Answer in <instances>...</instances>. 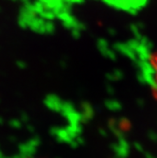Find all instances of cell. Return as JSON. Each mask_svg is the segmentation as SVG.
Returning <instances> with one entry per match:
<instances>
[{
  "label": "cell",
  "instance_id": "6da1fadb",
  "mask_svg": "<svg viewBox=\"0 0 157 158\" xmlns=\"http://www.w3.org/2000/svg\"><path fill=\"white\" fill-rule=\"evenodd\" d=\"M149 73L151 90L157 98V50L149 57Z\"/></svg>",
  "mask_w": 157,
  "mask_h": 158
}]
</instances>
